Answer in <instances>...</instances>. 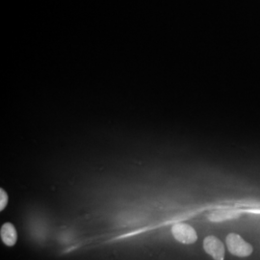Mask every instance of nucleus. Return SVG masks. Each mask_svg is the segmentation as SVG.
I'll use <instances>...</instances> for the list:
<instances>
[{"label":"nucleus","instance_id":"obj_1","mask_svg":"<svg viewBox=\"0 0 260 260\" xmlns=\"http://www.w3.org/2000/svg\"><path fill=\"white\" fill-rule=\"evenodd\" d=\"M225 243L229 251L235 256L247 257L253 251L251 244L245 241L237 233H230L225 238Z\"/></svg>","mask_w":260,"mask_h":260},{"label":"nucleus","instance_id":"obj_2","mask_svg":"<svg viewBox=\"0 0 260 260\" xmlns=\"http://www.w3.org/2000/svg\"><path fill=\"white\" fill-rule=\"evenodd\" d=\"M172 233L176 240L182 244H193L198 240L195 229L186 223H177L172 228Z\"/></svg>","mask_w":260,"mask_h":260},{"label":"nucleus","instance_id":"obj_3","mask_svg":"<svg viewBox=\"0 0 260 260\" xmlns=\"http://www.w3.org/2000/svg\"><path fill=\"white\" fill-rule=\"evenodd\" d=\"M204 249L213 259L224 258V247L222 241L213 235H209L204 240Z\"/></svg>","mask_w":260,"mask_h":260},{"label":"nucleus","instance_id":"obj_4","mask_svg":"<svg viewBox=\"0 0 260 260\" xmlns=\"http://www.w3.org/2000/svg\"><path fill=\"white\" fill-rule=\"evenodd\" d=\"M0 236L2 242L8 247H13L18 241V233L13 223H4L1 226Z\"/></svg>","mask_w":260,"mask_h":260},{"label":"nucleus","instance_id":"obj_5","mask_svg":"<svg viewBox=\"0 0 260 260\" xmlns=\"http://www.w3.org/2000/svg\"><path fill=\"white\" fill-rule=\"evenodd\" d=\"M241 215V211L234 210V209H222L216 210L212 213L208 215V219L211 222H223L225 220L236 219Z\"/></svg>","mask_w":260,"mask_h":260},{"label":"nucleus","instance_id":"obj_6","mask_svg":"<svg viewBox=\"0 0 260 260\" xmlns=\"http://www.w3.org/2000/svg\"><path fill=\"white\" fill-rule=\"evenodd\" d=\"M8 203V195L3 188L0 189V211H3Z\"/></svg>","mask_w":260,"mask_h":260}]
</instances>
